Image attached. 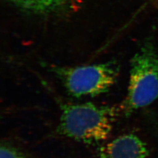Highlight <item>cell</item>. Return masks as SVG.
I'll use <instances>...</instances> for the list:
<instances>
[{
  "instance_id": "1",
  "label": "cell",
  "mask_w": 158,
  "mask_h": 158,
  "mask_svg": "<svg viewBox=\"0 0 158 158\" xmlns=\"http://www.w3.org/2000/svg\"><path fill=\"white\" fill-rule=\"evenodd\" d=\"M57 131L62 135L90 145L108 138L117 115L115 108L87 102L61 106Z\"/></svg>"
},
{
  "instance_id": "2",
  "label": "cell",
  "mask_w": 158,
  "mask_h": 158,
  "mask_svg": "<svg viewBox=\"0 0 158 158\" xmlns=\"http://www.w3.org/2000/svg\"><path fill=\"white\" fill-rule=\"evenodd\" d=\"M158 97V49L146 40L131 62L128 94L124 104L126 114L147 107Z\"/></svg>"
},
{
  "instance_id": "5",
  "label": "cell",
  "mask_w": 158,
  "mask_h": 158,
  "mask_svg": "<svg viewBox=\"0 0 158 158\" xmlns=\"http://www.w3.org/2000/svg\"><path fill=\"white\" fill-rule=\"evenodd\" d=\"M15 5L30 11H52L65 4L69 0H9Z\"/></svg>"
},
{
  "instance_id": "6",
  "label": "cell",
  "mask_w": 158,
  "mask_h": 158,
  "mask_svg": "<svg viewBox=\"0 0 158 158\" xmlns=\"http://www.w3.org/2000/svg\"><path fill=\"white\" fill-rule=\"evenodd\" d=\"M0 158H27L23 153L10 143H1Z\"/></svg>"
},
{
  "instance_id": "3",
  "label": "cell",
  "mask_w": 158,
  "mask_h": 158,
  "mask_svg": "<svg viewBox=\"0 0 158 158\" xmlns=\"http://www.w3.org/2000/svg\"><path fill=\"white\" fill-rule=\"evenodd\" d=\"M52 70L70 96L80 98L107 93L115 83L119 69L117 63L111 61Z\"/></svg>"
},
{
  "instance_id": "4",
  "label": "cell",
  "mask_w": 158,
  "mask_h": 158,
  "mask_svg": "<svg viewBox=\"0 0 158 158\" xmlns=\"http://www.w3.org/2000/svg\"><path fill=\"white\" fill-rule=\"evenodd\" d=\"M148 155L145 143L134 134L120 136L99 151L100 158H146Z\"/></svg>"
}]
</instances>
